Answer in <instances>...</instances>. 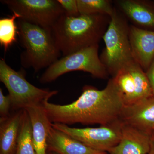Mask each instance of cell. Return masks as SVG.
I'll return each mask as SVG.
<instances>
[{"instance_id":"obj_12","label":"cell","mask_w":154,"mask_h":154,"mask_svg":"<svg viewBox=\"0 0 154 154\" xmlns=\"http://www.w3.org/2000/svg\"><path fill=\"white\" fill-rule=\"evenodd\" d=\"M120 119L125 124L152 133L154 128V96L124 107Z\"/></svg>"},{"instance_id":"obj_13","label":"cell","mask_w":154,"mask_h":154,"mask_svg":"<svg viewBox=\"0 0 154 154\" xmlns=\"http://www.w3.org/2000/svg\"><path fill=\"white\" fill-rule=\"evenodd\" d=\"M119 10L125 17L138 28L154 29V7L142 0L116 1Z\"/></svg>"},{"instance_id":"obj_23","label":"cell","mask_w":154,"mask_h":154,"mask_svg":"<svg viewBox=\"0 0 154 154\" xmlns=\"http://www.w3.org/2000/svg\"><path fill=\"white\" fill-rule=\"evenodd\" d=\"M148 154H154V131H152L151 134L150 146Z\"/></svg>"},{"instance_id":"obj_3","label":"cell","mask_w":154,"mask_h":154,"mask_svg":"<svg viewBox=\"0 0 154 154\" xmlns=\"http://www.w3.org/2000/svg\"><path fill=\"white\" fill-rule=\"evenodd\" d=\"M18 35L25 51L21 55L24 67L32 68L34 71L48 68L60 56V50L51 28H45L18 19Z\"/></svg>"},{"instance_id":"obj_15","label":"cell","mask_w":154,"mask_h":154,"mask_svg":"<svg viewBox=\"0 0 154 154\" xmlns=\"http://www.w3.org/2000/svg\"><path fill=\"white\" fill-rule=\"evenodd\" d=\"M25 110L0 119V154H15Z\"/></svg>"},{"instance_id":"obj_16","label":"cell","mask_w":154,"mask_h":154,"mask_svg":"<svg viewBox=\"0 0 154 154\" xmlns=\"http://www.w3.org/2000/svg\"><path fill=\"white\" fill-rule=\"evenodd\" d=\"M32 125V137L36 154H47V140L52 122L45 110L44 106L25 109Z\"/></svg>"},{"instance_id":"obj_1","label":"cell","mask_w":154,"mask_h":154,"mask_svg":"<svg viewBox=\"0 0 154 154\" xmlns=\"http://www.w3.org/2000/svg\"><path fill=\"white\" fill-rule=\"evenodd\" d=\"M124 104L112 79L104 89L85 86L76 100L71 104L57 105L47 102L44 107L52 123L70 125L111 124L120 119Z\"/></svg>"},{"instance_id":"obj_11","label":"cell","mask_w":154,"mask_h":154,"mask_svg":"<svg viewBox=\"0 0 154 154\" xmlns=\"http://www.w3.org/2000/svg\"><path fill=\"white\" fill-rule=\"evenodd\" d=\"M122 122V121H121ZM151 133L144 131L122 122V134L119 143L109 154H148Z\"/></svg>"},{"instance_id":"obj_18","label":"cell","mask_w":154,"mask_h":154,"mask_svg":"<svg viewBox=\"0 0 154 154\" xmlns=\"http://www.w3.org/2000/svg\"><path fill=\"white\" fill-rule=\"evenodd\" d=\"M81 15L104 14L111 17L115 11L109 0H77Z\"/></svg>"},{"instance_id":"obj_24","label":"cell","mask_w":154,"mask_h":154,"mask_svg":"<svg viewBox=\"0 0 154 154\" xmlns=\"http://www.w3.org/2000/svg\"><path fill=\"white\" fill-rule=\"evenodd\" d=\"M47 154H59L55 152H52V151H47Z\"/></svg>"},{"instance_id":"obj_22","label":"cell","mask_w":154,"mask_h":154,"mask_svg":"<svg viewBox=\"0 0 154 154\" xmlns=\"http://www.w3.org/2000/svg\"><path fill=\"white\" fill-rule=\"evenodd\" d=\"M145 72L154 96V60Z\"/></svg>"},{"instance_id":"obj_4","label":"cell","mask_w":154,"mask_h":154,"mask_svg":"<svg viewBox=\"0 0 154 154\" xmlns=\"http://www.w3.org/2000/svg\"><path fill=\"white\" fill-rule=\"evenodd\" d=\"M129 25L125 17L116 9L102 39L105 48L100 60L113 77L121 69L135 62L129 38Z\"/></svg>"},{"instance_id":"obj_25","label":"cell","mask_w":154,"mask_h":154,"mask_svg":"<svg viewBox=\"0 0 154 154\" xmlns=\"http://www.w3.org/2000/svg\"><path fill=\"white\" fill-rule=\"evenodd\" d=\"M153 131H154V129H153Z\"/></svg>"},{"instance_id":"obj_21","label":"cell","mask_w":154,"mask_h":154,"mask_svg":"<svg viewBox=\"0 0 154 154\" xmlns=\"http://www.w3.org/2000/svg\"><path fill=\"white\" fill-rule=\"evenodd\" d=\"M67 15L76 17L80 15L77 0H58Z\"/></svg>"},{"instance_id":"obj_2","label":"cell","mask_w":154,"mask_h":154,"mask_svg":"<svg viewBox=\"0 0 154 154\" xmlns=\"http://www.w3.org/2000/svg\"><path fill=\"white\" fill-rule=\"evenodd\" d=\"M110 21L104 14L80 15L72 17L63 14L51 28L60 52L65 56L78 51L99 44Z\"/></svg>"},{"instance_id":"obj_8","label":"cell","mask_w":154,"mask_h":154,"mask_svg":"<svg viewBox=\"0 0 154 154\" xmlns=\"http://www.w3.org/2000/svg\"><path fill=\"white\" fill-rule=\"evenodd\" d=\"M20 19L45 28H51L65 13L58 0H2Z\"/></svg>"},{"instance_id":"obj_19","label":"cell","mask_w":154,"mask_h":154,"mask_svg":"<svg viewBox=\"0 0 154 154\" xmlns=\"http://www.w3.org/2000/svg\"><path fill=\"white\" fill-rule=\"evenodd\" d=\"M20 19L19 14L14 13L11 17L0 19V44L5 52L17 40L18 27L15 20Z\"/></svg>"},{"instance_id":"obj_17","label":"cell","mask_w":154,"mask_h":154,"mask_svg":"<svg viewBox=\"0 0 154 154\" xmlns=\"http://www.w3.org/2000/svg\"><path fill=\"white\" fill-rule=\"evenodd\" d=\"M15 154H36L32 137V125L25 110Z\"/></svg>"},{"instance_id":"obj_7","label":"cell","mask_w":154,"mask_h":154,"mask_svg":"<svg viewBox=\"0 0 154 154\" xmlns=\"http://www.w3.org/2000/svg\"><path fill=\"white\" fill-rule=\"evenodd\" d=\"M54 128L65 133L89 147L103 152L108 151L119 143L122 134L120 119L99 127L76 128L60 123H52Z\"/></svg>"},{"instance_id":"obj_6","label":"cell","mask_w":154,"mask_h":154,"mask_svg":"<svg viewBox=\"0 0 154 154\" xmlns=\"http://www.w3.org/2000/svg\"><path fill=\"white\" fill-rule=\"evenodd\" d=\"M99 44L94 45L63 56L48 67L39 81L51 82L66 73L80 71L95 78L105 79L109 75L99 56Z\"/></svg>"},{"instance_id":"obj_5","label":"cell","mask_w":154,"mask_h":154,"mask_svg":"<svg viewBox=\"0 0 154 154\" xmlns=\"http://www.w3.org/2000/svg\"><path fill=\"white\" fill-rule=\"evenodd\" d=\"M0 81L8 89L12 109L15 111L44 106L58 93L57 91L35 87L26 79L25 73L22 71H16L3 59L0 60Z\"/></svg>"},{"instance_id":"obj_9","label":"cell","mask_w":154,"mask_h":154,"mask_svg":"<svg viewBox=\"0 0 154 154\" xmlns=\"http://www.w3.org/2000/svg\"><path fill=\"white\" fill-rule=\"evenodd\" d=\"M112 79L124 107L154 96L145 72L136 62L121 69Z\"/></svg>"},{"instance_id":"obj_20","label":"cell","mask_w":154,"mask_h":154,"mask_svg":"<svg viewBox=\"0 0 154 154\" xmlns=\"http://www.w3.org/2000/svg\"><path fill=\"white\" fill-rule=\"evenodd\" d=\"M12 109V104L8 95L5 96L3 90L0 88V116L1 118L5 119L11 115L10 110Z\"/></svg>"},{"instance_id":"obj_14","label":"cell","mask_w":154,"mask_h":154,"mask_svg":"<svg viewBox=\"0 0 154 154\" xmlns=\"http://www.w3.org/2000/svg\"><path fill=\"white\" fill-rule=\"evenodd\" d=\"M47 151L59 154H107L91 148L65 133L52 127L47 140Z\"/></svg>"},{"instance_id":"obj_10","label":"cell","mask_w":154,"mask_h":154,"mask_svg":"<svg viewBox=\"0 0 154 154\" xmlns=\"http://www.w3.org/2000/svg\"><path fill=\"white\" fill-rule=\"evenodd\" d=\"M129 38L134 59L146 72L154 60V30L130 25Z\"/></svg>"}]
</instances>
